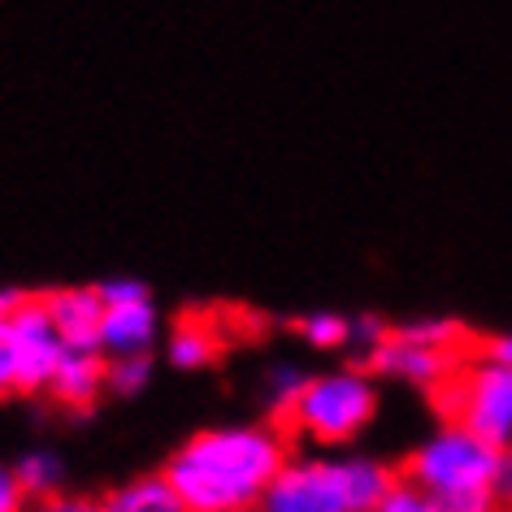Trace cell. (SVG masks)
I'll use <instances>...</instances> for the list:
<instances>
[{
	"label": "cell",
	"mask_w": 512,
	"mask_h": 512,
	"mask_svg": "<svg viewBox=\"0 0 512 512\" xmlns=\"http://www.w3.org/2000/svg\"><path fill=\"white\" fill-rule=\"evenodd\" d=\"M18 300H22V291H0V322H9V313L18 309Z\"/></svg>",
	"instance_id": "22"
},
{
	"label": "cell",
	"mask_w": 512,
	"mask_h": 512,
	"mask_svg": "<svg viewBox=\"0 0 512 512\" xmlns=\"http://www.w3.org/2000/svg\"><path fill=\"white\" fill-rule=\"evenodd\" d=\"M374 512H447V508H443L430 491H421V486H413V482H404V478H400Z\"/></svg>",
	"instance_id": "13"
},
{
	"label": "cell",
	"mask_w": 512,
	"mask_h": 512,
	"mask_svg": "<svg viewBox=\"0 0 512 512\" xmlns=\"http://www.w3.org/2000/svg\"><path fill=\"white\" fill-rule=\"evenodd\" d=\"M395 482V465L374 460H287L261 512H374Z\"/></svg>",
	"instance_id": "3"
},
{
	"label": "cell",
	"mask_w": 512,
	"mask_h": 512,
	"mask_svg": "<svg viewBox=\"0 0 512 512\" xmlns=\"http://www.w3.org/2000/svg\"><path fill=\"white\" fill-rule=\"evenodd\" d=\"M152 335H157V313H152L148 296L105 304V335H100V348L105 352H113V356L148 352Z\"/></svg>",
	"instance_id": "10"
},
{
	"label": "cell",
	"mask_w": 512,
	"mask_h": 512,
	"mask_svg": "<svg viewBox=\"0 0 512 512\" xmlns=\"http://www.w3.org/2000/svg\"><path fill=\"white\" fill-rule=\"evenodd\" d=\"M44 304L53 313L61 339L70 352H105L100 335H105V296L100 287H66V291H44Z\"/></svg>",
	"instance_id": "8"
},
{
	"label": "cell",
	"mask_w": 512,
	"mask_h": 512,
	"mask_svg": "<svg viewBox=\"0 0 512 512\" xmlns=\"http://www.w3.org/2000/svg\"><path fill=\"white\" fill-rule=\"evenodd\" d=\"M499 469V447L456 426H443L430 443H421L417 452L395 460V473L404 482L430 491L434 499H456L469 491H491Z\"/></svg>",
	"instance_id": "5"
},
{
	"label": "cell",
	"mask_w": 512,
	"mask_h": 512,
	"mask_svg": "<svg viewBox=\"0 0 512 512\" xmlns=\"http://www.w3.org/2000/svg\"><path fill=\"white\" fill-rule=\"evenodd\" d=\"M426 400L443 426L478 434L499 452L512 447V365L486 356L482 348H473V356L447 369L439 382H430Z\"/></svg>",
	"instance_id": "4"
},
{
	"label": "cell",
	"mask_w": 512,
	"mask_h": 512,
	"mask_svg": "<svg viewBox=\"0 0 512 512\" xmlns=\"http://www.w3.org/2000/svg\"><path fill=\"white\" fill-rule=\"evenodd\" d=\"M105 391H109L105 352H70L57 369V378L48 382L44 400L53 408H61V413H92Z\"/></svg>",
	"instance_id": "9"
},
{
	"label": "cell",
	"mask_w": 512,
	"mask_h": 512,
	"mask_svg": "<svg viewBox=\"0 0 512 512\" xmlns=\"http://www.w3.org/2000/svg\"><path fill=\"white\" fill-rule=\"evenodd\" d=\"M31 508V495L22 486L18 469L14 465H0V512H27Z\"/></svg>",
	"instance_id": "18"
},
{
	"label": "cell",
	"mask_w": 512,
	"mask_h": 512,
	"mask_svg": "<svg viewBox=\"0 0 512 512\" xmlns=\"http://www.w3.org/2000/svg\"><path fill=\"white\" fill-rule=\"evenodd\" d=\"M274 404H270V426L283 434L291 447L317 443V447H339L356 439L378 413V387L374 374L365 369H343V374L322 378H300V374H278Z\"/></svg>",
	"instance_id": "2"
},
{
	"label": "cell",
	"mask_w": 512,
	"mask_h": 512,
	"mask_svg": "<svg viewBox=\"0 0 512 512\" xmlns=\"http://www.w3.org/2000/svg\"><path fill=\"white\" fill-rule=\"evenodd\" d=\"M495 504L499 512H512V447L508 452H499V469H495Z\"/></svg>",
	"instance_id": "19"
},
{
	"label": "cell",
	"mask_w": 512,
	"mask_h": 512,
	"mask_svg": "<svg viewBox=\"0 0 512 512\" xmlns=\"http://www.w3.org/2000/svg\"><path fill=\"white\" fill-rule=\"evenodd\" d=\"M478 348L486 356H495V361L512 365V335H478Z\"/></svg>",
	"instance_id": "20"
},
{
	"label": "cell",
	"mask_w": 512,
	"mask_h": 512,
	"mask_svg": "<svg viewBox=\"0 0 512 512\" xmlns=\"http://www.w3.org/2000/svg\"><path fill=\"white\" fill-rule=\"evenodd\" d=\"M248 309H187L174 322V339H170V356L183 369H200L222 361L226 348H235L239 326L248 322Z\"/></svg>",
	"instance_id": "7"
},
{
	"label": "cell",
	"mask_w": 512,
	"mask_h": 512,
	"mask_svg": "<svg viewBox=\"0 0 512 512\" xmlns=\"http://www.w3.org/2000/svg\"><path fill=\"white\" fill-rule=\"evenodd\" d=\"M9 395H18V352L9 322H0V400H9Z\"/></svg>",
	"instance_id": "17"
},
{
	"label": "cell",
	"mask_w": 512,
	"mask_h": 512,
	"mask_svg": "<svg viewBox=\"0 0 512 512\" xmlns=\"http://www.w3.org/2000/svg\"><path fill=\"white\" fill-rule=\"evenodd\" d=\"M100 296H105V304H122V300H139V296H148L139 283H109V287H100Z\"/></svg>",
	"instance_id": "21"
},
{
	"label": "cell",
	"mask_w": 512,
	"mask_h": 512,
	"mask_svg": "<svg viewBox=\"0 0 512 512\" xmlns=\"http://www.w3.org/2000/svg\"><path fill=\"white\" fill-rule=\"evenodd\" d=\"M105 499H109V512H187V504L178 499V491L161 469L118 486V491L105 495Z\"/></svg>",
	"instance_id": "11"
},
{
	"label": "cell",
	"mask_w": 512,
	"mask_h": 512,
	"mask_svg": "<svg viewBox=\"0 0 512 512\" xmlns=\"http://www.w3.org/2000/svg\"><path fill=\"white\" fill-rule=\"evenodd\" d=\"M148 378V352L113 356L109 361V391H139Z\"/></svg>",
	"instance_id": "15"
},
{
	"label": "cell",
	"mask_w": 512,
	"mask_h": 512,
	"mask_svg": "<svg viewBox=\"0 0 512 512\" xmlns=\"http://www.w3.org/2000/svg\"><path fill=\"white\" fill-rule=\"evenodd\" d=\"M27 512H109V499L53 491V495H40V499H31V508H27Z\"/></svg>",
	"instance_id": "16"
},
{
	"label": "cell",
	"mask_w": 512,
	"mask_h": 512,
	"mask_svg": "<svg viewBox=\"0 0 512 512\" xmlns=\"http://www.w3.org/2000/svg\"><path fill=\"white\" fill-rule=\"evenodd\" d=\"M9 335H14L18 352V395H44L61 361L70 356V343L61 339L53 313H48L44 291H35V296L22 291L18 309L9 313Z\"/></svg>",
	"instance_id": "6"
},
{
	"label": "cell",
	"mask_w": 512,
	"mask_h": 512,
	"mask_svg": "<svg viewBox=\"0 0 512 512\" xmlns=\"http://www.w3.org/2000/svg\"><path fill=\"white\" fill-rule=\"evenodd\" d=\"M291 443L274 426L200 430L165 460V478L187 512H235L261 504L270 482L287 469Z\"/></svg>",
	"instance_id": "1"
},
{
	"label": "cell",
	"mask_w": 512,
	"mask_h": 512,
	"mask_svg": "<svg viewBox=\"0 0 512 512\" xmlns=\"http://www.w3.org/2000/svg\"><path fill=\"white\" fill-rule=\"evenodd\" d=\"M235 512H248V508H235Z\"/></svg>",
	"instance_id": "23"
},
{
	"label": "cell",
	"mask_w": 512,
	"mask_h": 512,
	"mask_svg": "<svg viewBox=\"0 0 512 512\" xmlns=\"http://www.w3.org/2000/svg\"><path fill=\"white\" fill-rule=\"evenodd\" d=\"M296 330L304 339L313 343V348H343V343L352 339V322H343V317H304V322H296Z\"/></svg>",
	"instance_id": "14"
},
{
	"label": "cell",
	"mask_w": 512,
	"mask_h": 512,
	"mask_svg": "<svg viewBox=\"0 0 512 512\" xmlns=\"http://www.w3.org/2000/svg\"><path fill=\"white\" fill-rule=\"evenodd\" d=\"M14 469H18V478H22V486H27L31 499L61 491V465L53 456H27V460H18Z\"/></svg>",
	"instance_id": "12"
}]
</instances>
